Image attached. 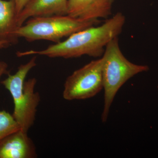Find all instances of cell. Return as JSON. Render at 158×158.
I'll use <instances>...</instances> for the list:
<instances>
[{"label": "cell", "mask_w": 158, "mask_h": 158, "mask_svg": "<svg viewBox=\"0 0 158 158\" xmlns=\"http://www.w3.org/2000/svg\"><path fill=\"white\" fill-rule=\"evenodd\" d=\"M37 65V57H33L18 68L14 74H8V77L1 84L11 94L14 110L12 114L19 125L21 131L28 133L34 124L37 108L40 101V95L35 92L37 80L35 78L25 81L30 70Z\"/></svg>", "instance_id": "obj_2"}, {"label": "cell", "mask_w": 158, "mask_h": 158, "mask_svg": "<svg viewBox=\"0 0 158 158\" xmlns=\"http://www.w3.org/2000/svg\"><path fill=\"white\" fill-rule=\"evenodd\" d=\"M19 130V125L12 114L5 110H0V142L10 134Z\"/></svg>", "instance_id": "obj_10"}, {"label": "cell", "mask_w": 158, "mask_h": 158, "mask_svg": "<svg viewBox=\"0 0 158 158\" xmlns=\"http://www.w3.org/2000/svg\"><path fill=\"white\" fill-rule=\"evenodd\" d=\"M99 23V20H84L65 15L31 18L24 25L15 30V38L23 37L27 41L46 40L57 43L63 37L70 35Z\"/></svg>", "instance_id": "obj_4"}, {"label": "cell", "mask_w": 158, "mask_h": 158, "mask_svg": "<svg viewBox=\"0 0 158 158\" xmlns=\"http://www.w3.org/2000/svg\"><path fill=\"white\" fill-rule=\"evenodd\" d=\"M101 58L104 90L102 120L106 122L111 105L119 89L136 75L147 71L149 67L147 65H137L129 61L122 52L118 37L109 42Z\"/></svg>", "instance_id": "obj_3"}, {"label": "cell", "mask_w": 158, "mask_h": 158, "mask_svg": "<svg viewBox=\"0 0 158 158\" xmlns=\"http://www.w3.org/2000/svg\"><path fill=\"white\" fill-rule=\"evenodd\" d=\"M36 147L27 133L19 130L0 142V158L37 157Z\"/></svg>", "instance_id": "obj_7"}, {"label": "cell", "mask_w": 158, "mask_h": 158, "mask_svg": "<svg viewBox=\"0 0 158 158\" xmlns=\"http://www.w3.org/2000/svg\"><path fill=\"white\" fill-rule=\"evenodd\" d=\"M68 0H30L16 17L18 27L31 18L67 15Z\"/></svg>", "instance_id": "obj_8"}, {"label": "cell", "mask_w": 158, "mask_h": 158, "mask_svg": "<svg viewBox=\"0 0 158 158\" xmlns=\"http://www.w3.org/2000/svg\"><path fill=\"white\" fill-rule=\"evenodd\" d=\"M17 13L13 0H0V36L9 39L14 43L17 38L13 33L18 27Z\"/></svg>", "instance_id": "obj_9"}, {"label": "cell", "mask_w": 158, "mask_h": 158, "mask_svg": "<svg viewBox=\"0 0 158 158\" xmlns=\"http://www.w3.org/2000/svg\"><path fill=\"white\" fill-rule=\"evenodd\" d=\"M11 43H13L9 39H6L0 36V49L6 48L10 45Z\"/></svg>", "instance_id": "obj_13"}, {"label": "cell", "mask_w": 158, "mask_h": 158, "mask_svg": "<svg viewBox=\"0 0 158 158\" xmlns=\"http://www.w3.org/2000/svg\"><path fill=\"white\" fill-rule=\"evenodd\" d=\"M113 0H68L67 15L84 20L107 19L112 14Z\"/></svg>", "instance_id": "obj_6"}, {"label": "cell", "mask_w": 158, "mask_h": 158, "mask_svg": "<svg viewBox=\"0 0 158 158\" xmlns=\"http://www.w3.org/2000/svg\"><path fill=\"white\" fill-rule=\"evenodd\" d=\"M103 89L102 58L74 71L66 79L62 96L67 101L91 98Z\"/></svg>", "instance_id": "obj_5"}, {"label": "cell", "mask_w": 158, "mask_h": 158, "mask_svg": "<svg viewBox=\"0 0 158 158\" xmlns=\"http://www.w3.org/2000/svg\"><path fill=\"white\" fill-rule=\"evenodd\" d=\"M125 17L118 12L102 25L93 26L73 34L66 40L49 46L41 50L17 52L18 57L31 55L64 59L78 58L83 56L100 57L110 41L121 34Z\"/></svg>", "instance_id": "obj_1"}, {"label": "cell", "mask_w": 158, "mask_h": 158, "mask_svg": "<svg viewBox=\"0 0 158 158\" xmlns=\"http://www.w3.org/2000/svg\"><path fill=\"white\" fill-rule=\"evenodd\" d=\"M15 5L17 16L22 11L30 0H13Z\"/></svg>", "instance_id": "obj_11"}, {"label": "cell", "mask_w": 158, "mask_h": 158, "mask_svg": "<svg viewBox=\"0 0 158 158\" xmlns=\"http://www.w3.org/2000/svg\"><path fill=\"white\" fill-rule=\"evenodd\" d=\"M8 65L6 62L1 61L0 62V78L3 74H8L9 73L8 70Z\"/></svg>", "instance_id": "obj_12"}]
</instances>
